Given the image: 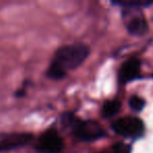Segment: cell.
Segmentation results:
<instances>
[{
    "label": "cell",
    "mask_w": 153,
    "mask_h": 153,
    "mask_svg": "<svg viewBox=\"0 0 153 153\" xmlns=\"http://www.w3.org/2000/svg\"><path fill=\"white\" fill-rule=\"evenodd\" d=\"M90 53L88 45L82 42L64 45L56 51L46 76L51 80L64 79L69 71L76 69L85 62Z\"/></svg>",
    "instance_id": "cell-1"
},
{
    "label": "cell",
    "mask_w": 153,
    "mask_h": 153,
    "mask_svg": "<svg viewBox=\"0 0 153 153\" xmlns=\"http://www.w3.org/2000/svg\"><path fill=\"white\" fill-rule=\"evenodd\" d=\"M62 123L65 127H70L72 134L76 140L82 142H94L106 135V131L97 121L79 120L72 113H64Z\"/></svg>",
    "instance_id": "cell-2"
},
{
    "label": "cell",
    "mask_w": 153,
    "mask_h": 153,
    "mask_svg": "<svg viewBox=\"0 0 153 153\" xmlns=\"http://www.w3.org/2000/svg\"><path fill=\"white\" fill-rule=\"evenodd\" d=\"M122 18L127 32L133 36H143L148 30L147 20L138 7H124Z\"/></svg>",
    "instance_id": "cell-3"
},
{
    "label": "cell",
    "mask_w": 153,
    "mask_h": 153,
    "mask_svg": "<svg viewBox=\"0 0 153 153\" xmlns=\"http://www.w3.org/2000/svg\"><path fill=\"white\" fill-rule=\"evenodd\" d=\"M111 128L115 133L125 137L137 138L145 132V126L142 120L133 117H126L114 121Z\"/></svg>",
    "instance_id": "cell-4"
},
{
    "label": "cell",
    "mask_w": 153,
    "mask_h": 153,
    "mask_svg": "<svg viewBox=\"0 0 153 153\" xmlns=\"http://www.w3.org/2000/svg\"><path fill=\"white\" fill-rule=\"evenodd\" d=\"M63 140L55 129H48L40 136L36 149L39 153H61Z\"/></svg>",
    "instance_id": "cell-5"
},
{
    "label": "cell",
    "mask_w": 153,
    "mask_h": 153,
    "mask_svg": "<svg viewBox=\"0 0 153 153\" xmlns=\"http://www.w3.org/2000/svg\"><path fill=\"white\" fill-rule=\"evenodd\" d=\"M34 136L30 133H11L0 137V152L13 150L28 145Z\"/></svg>",
    "instance_id": "cell-6"
},
{
    "label": "cell",
    "mask_w": 153,
    "mask_h": 153,
    "mask_svg": "<svg viewBox=\"0 0 153 153\" xmlns=\"http://www.w3.org/2000/svg\"><path fill=\"white\" fill-rule=\"evenodd\" d=\"M140 74V61L138 59H130L121 66L119 71V81L126 84L137 79Z\"/></svg>",
    "instance_id": "cell-7"
},
{
    "label": "cell",
    "mask_w": 153,
    "mask_h": 153,
    "mask_svg": "<svg viewBox=\"0 0 153 153\" xmlns=\"http://www.w3.org/2000/svg\"><path fill=\"white\" fill-rule=\"evenodd\" d=\"M112 4L119 5V7H149V5L153 4V1H149V0H114L112 1Z\"/></svg>",
    "instance_id": "cell-8"
},
{
    "label": "cell",
    "mask_w": 153,
    "mask_h": 153,
    "mask_svg": "<svg viewBox=\"0 0 153 153\" xmlns=\"http://www.w3.org/2000/svg\"><path fill=\"white\" fill-rule=\"evenodd\" d=\"M120 108H121V103L117 100L107 101V102L104 103V105L102 107V115L105 119L111 117L119 112Z\"/></svg>",
    "instance_id": "cell-9"
},
{
    "label": "cell",
    "mask_w": 153,
    "mask_h": 153,
    "mask_svg": "<svg viewBox=\"0 0 153 153\" xmlns=\"http://www.w3.org/2000/svg\"><path fill=\"white\" fill-rule=\"evenodd\" d=\"M129 105H130V108L134 111H142V109L145 107V101L144 99H142L140 97L137 96H132L129 100Z\"/></svg>",
    "instance_id": "cell-10"
},
{
    "label": "cell",
    "mask_w": 153,
    "mask_h": 153,
    "mask_svg": "<svg viewBox=\"0 0 153 153\" xmlns=\"http://www.w3.org/2000/svg\"><path fill=\"white\" fill-rule=\"evenodd\" d=\"M111 153H131V146L125 143H117L113 145Z\"/></svg>",
    "instance_id": "cell-11"
}]
</instances>
